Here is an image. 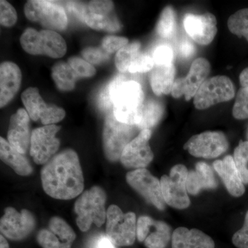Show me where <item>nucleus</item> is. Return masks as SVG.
Returning a JSON list of instances; mask_svg holds the SVG:
<instances>
[{"label": "nucleus", "instance_id": "f257e3e1", "mask_svg": "<svg viewBox=\"0 0 248 248\" xmlns=\"http://www.w3.org/2000/svg\"><path fill=\"white\" fill-rule=\"evenodd\" d=\"M46 193L57 200L78 197L84 187L82 170L76 152L67 149L53 156L41 171Z\"/></svg>", "mask_w": 248, "mask_h": 248}, {"label": "nucleus", "instance_id": "f03ea898", "mask_svg": "<svg viewBox=\"0 0 248 248\" xmlns=\"http://www.w3.org/2000/svg\"><path fill=\"white\" fill-rule=\"evenodd\" d=\"M143 102L144 93L140 83L127 80L122 74L108 83L97 99L99 109L102 111L112 109L119 122L138 128Z\"/></svg>", "mask_w": 248, "mask_h": 248}, {"label": "nucleus", "instance_id": "7ed1b4c3", "mask_svg": "<svg viewBox=\"0 0 248 248\" xmlns=\"http://www.w3.org/2000/svg\"><path fill=\"white\" fill-rule=\"evenodd\" d=\"M107 194L99 186L85 191L75 204L76 223L81 231H89L93 224L101 227L107 219Z\"/></svg>", "mask_w": 248, "mask_h": 248}, {"label": "nucleus", "instance_id": "20e7f679", "mask_svg": "<svg viewBox=\"0 0 248 248\" xmlns=\"http://www.w3.org/2000/svg\"><path fill=\"white\" fill-rule=\"evenodd\" d=\"M22 48L32 55H46L51 58H62L66 53L64 39L56 31L26 29L20 37Z\"/></svg>", "mask_w": 248, "mask_h": 248}, {"label": "nucleus", "instance_id": "39448f33", "mask_svg": "<svg viewBox=\"0 0 248 248\" xmlns=\"http://www.w3.org/2000/svg\"><path fill=\"white\" fill-rule=\"evenodd\" d=\"M138 130L135 125L119 122L113 112H109L103 130V147L107 159L111 161L120 159L124 148L136 138Z\"/></svg>", "mask_w": 248, "mask_h": 248}, {"label": "nucleus", "instance_id": "423d86ee", "mask_svg": "<svg viewBox=\"0 0 248 248\" xmlns=\"http://www.w3.org/2000/svg\"><path fill=\"white\" fill-rule=\"evenodd\" d=\"M107 236L117 246H130L137 236L136 215L124 214L117 205L109 206L107 215Z\"/></svg>", "mask_w": 248, "mask_h": 248}, {"label": "nucleus", "instance_id": "0eeeda50", "mask_svg": "<svg viewBox=\"0 0 248 248\" xmlns=\"http://www.w3.org/2000/svg\"><path fill=\"white\" fill-rule=\"evenodd\" d=\"M24 14L32 22H37L50 31H63L68 26V17L63 6L55 1H27Z\"/></svg>", "mask_w": 248, "mask_h": 248}, {"label": "nucleus", "instance_id": "6e6552de", "mask_svg": "<svg viewBox=\"0 0 248 248\" xmlns=\"http://www.w3.org/2000/svg\"><path fill=\"white\" fill-rule=\"evenodd\" d=\"M188 172L185 166L177 164L172 168L169 176L164 175L161 178L165 202L172 208L184 210L190 205L186 186Z\"/></svg>", "mask_w": 248, "mask_h": 248}, {"label": "nucleus", "instance_id": "1a4fd4ad", "mask_svg": "<svg viewBox=\"0 0 248 248\" xmlns=\"http://www.w3.org/2000/svg\"><path fill=\"white\" fill-rule=\"evenodd\" d=\"M235 89L231 79L226 76H216L207 79L194 97L196 108L204 110L234 98Z\"/></svg>", "mask_w": 248, "mask_h": 248}, {"label": "nucleus", "instance_id": "9d476101", "mask_svg": "<svg viewBox=\"0 0 248 248\" xmlns=\"http://www.w3.org/2000/svg\"><path fill=\"white\" fill-rule=\"evenodd\" d=\"M229 147L226 135L222 132H205L194 135L187 141L184 149L196 157L214 159L224 153Z\"/></svg>", "mask_w": 248, "mask_h": 248}, {"label": "nucleus", "instance_id": "9b49d317", "mask_svg": "<svg viewBox=\"0 0 248 248\" xmlns=\"http://www.w3.org/2000/svg\"><path fill=\"white\" fill-rule=\"evenodd\" d=\"M60 128L54 124L36 128L32 132L30 154L36 164H46L58 151L60 141L56 134Z\"/></svg>", "mask_w": 248, "mask_h": 248}, {"label": "nucleus", "instance_id": "f8f14e48", "mask_svg": "<svg viewBox=\"0 0 248 248\" xmlns=\"http://www.w3.org/2000/svg\"><path fill=\"white\" fill-rule=\"evenodd\" d=\"M126 181L134 190L160 210L166 208L163 197L161 181L154 177L148 170H134L127 173Z\"/></svg>", "mask_w": 248, "mask_h": 248}, {"label": "nucleus", "instance_id": "ddd939ff", "mask_svg": "<svg viewBox=\"0 0 248 248\" xmlns=\"http://www.w3.org/2000/svg\"><path fill=\"white\" fill-rule=\"evenodd\" d=\"M84 23L91 29L117 32L122 24L116 16L112 1H91L85 9Z\"/></svg>", "mask_w": 248, "mask_h": 248}, {"label": "nucleus", "instance_id": "4468645a", "mask_svg": "<svg viewBox=\"0 0 248 248\" xmlns=\"http://www.w3.org/2000/svg\"><path fill=\"white\" fill-rule=\"evenodd\" d=\"M35 227V217L26 209L19 213L11 207L6 208L0 221L1 234L15 241L25 239L33 231Z\"/></svg>", "mask_w": 248, "mask_h": 248}, {"label": "nucleus", "instance_id": "2eb2a0df", "mask_svg": "<svg viewBox=\"0 0 248 248\" xmlns=\"http://www.w3.org/2000/svg\"><path fill=\"white\" fill-rule=\"evenodd\" d=\"M211 70L210 63L205 58H198L192 62L190 71L184 78L174 81L172 90V97L179 98L184 96L186 100L195 97L201 86L206 81Z\"/></svg>", "mask_w": 248, "mask_h": 248}, {"label": "nucleus", "instance_id": "dca6fc26", "mask_svg": "<svg viewBox=\"0 0 248 248\" xmlns=\"http://www.w3.org/2000/svg\"><path fill=\"white\" fill-rule=\"evenodd\" d=\"M152 132L149 129L141 130L138 136L124 148L120 160L128 169H145L154 158L149 144Z\"/></svg>", "mask_w": 248, "mask_h": 248}, {"label": "nucleus", "instance_id": "f3484780", "mask_svg": "<svg viewBox=\"0 0 248 248\" xmlns=\"http://www.w3.org/2000/svg\"><path fill=\"white\" fill-rule=\"evenodd\" d=\"M172 236L170 227L164 221L143 216L137 222V238L147 248H166Z\"/></svg>", "mask_w": 248, "mask_h": 248}, {"label": "nucleus", "instance_id": "a211bd4d", "mask_svg": "<svg viewBox=\"0 0 248 248\" xmlns=\"http://www.w3.org/2000/svg\"><path fill=\"white\" fill-rule=\"evenodd\" d=\"M76 234L64 220L58 217L49 221L48 227L41 230L37 241L42 248H71Z\"/></svg>", "mask_w": 248, "mask_h": 248}, {"label": "nucleus", "instance_id": "6ab92c4d", "mask_svg": "<svg viewBox=\"0 0 248 248\" xmlns=\"http://www.w3.org/2000/svg\"><path fill=\"white\" fill-rule=\"evenodd\" d=\"M217 19L210 13L202 15L187 14L184 20L186 32L201 45H208L217 32Z\"/></svg>", "mask_w": 248, "mask_h": 248}, {"label": "nucleus", "instance_id": "aec40b11", "mask_svg": "<svg viewBox=\"0 0 248 248\" xmlns=\"http://www.w3.org/2000/svg\"><path fill=\"white\" fill-rule=\"evenodd\" d=\"M30 120L27 111L22 108L10 119L8 142L22 155L27 153L31 143Z\"/></svg>", "mask_w": 248, "mask_h": 248}, {"label": "nucleus", "instance_id": "412c9836", "mask_svg": "<svg viewBox=\"0 0 248 248\" xmlns=\"http://www.w3.org/2000/svg\"><path fill=\"white\" fill-rule=\"evenodd\" d=\"M22 81V73L17 64L6 62L0 66V107H6L17 94Z\"/></svg>", "mask_w": 248, "mask_h": 248}, {"label": "nucleus", "instance_id": "4be33fe9", "mask_svg": "<svg viewBox=\"0 0 248 248\" xmlns=\"http://www.w3.org/2000/svg\"><path fill=\"white\" fill-rule=\"evenodd\" d=\"M213 167L232 196L239 197L244 195L246 188L240 178L232 156L228 155L223 160H217L213 163Z\"/></svg>", "mask_w": 248, "mask_h": 248}, {"label": "nucleus", "instance_id": "5701e85b", "mask_svg": "<svg viewBox=\"0 0 248 248\" xmlns=\"http://www.w3.org/2000/svg\"><path fill=\"white\" fill-rule=\"evenodd\" d=\"M213 239L198 229L180 227L172 233V248H215Z\"/></svg>", "mask_w": 248, "mask_h": 248}, {"label": "nucleus", "instance_id": "b1692460", "mask_svg": "<svg viewBox=\"0 0 248 248\" xmlns=\"http://www.w3.org/2000/svg\"><path fill=\"white\" fill-rule=\"evenodd\" d=\"M188 193L197 195L203 189H214L217 187L216 178L209 165L199 162L194 170L188 172L186 181Z\"/></svg>", "mask_w": 248, "mask_h": 248}, {"label": "nucleus", "instance_id": "393cba45", "mask_svg": "<svg viewBox=\"0 0 248 248\" xmlns=\"http://www.w3.org/2000/svg\"><path fill=\"white\" fill-rule=\"evenodd\" d=\"M175 68L173 63L155 65L150 76V83L156 95L169 94L174 84Z\"/></svg>", "mask_w": 248, "mask_h": 248}, {"label": "nucleus", "instance_id": "a878e982", "mask_svg": "<svg viewBox=\"0 0 248 248\" xmlns=\"http://www.w3.org/2000/svg\"><path fill=\"white\" fill-rule=\"evenodd\" d=\"M0 156L19 175L29 176L32 172L29 160L2 138H0Z\"/></svg>", "mask_w": 248, "mask_h": 248}, {"label": "nucleus", "instance_id": "bb28decb", "mask_svg": "<svg viewBox=\"0 0 248 248\" xmlns=\"http://www.w3.org/2000/svg\"><path fill=\"white\" fill-rule=\"evenodd\" d=\"M51 76L58 89L62 91H71L74 89L77 80L79 78L69 63L62 62L54 65L51 70Z\"/></svg>", "mask_w": 248, "mask_h": 248}, {"label": "nucleus", "instance_id": "cd10ccee", "mask_svg": "<svg viewBox=\"0 0 248 248\" xmlns=\"http://www.w3.org/2000/svg\"><path fill=\"white\" fill-rule=\"evenodd\" d=\"M164 108L159 101L149 99L143 102L141 112V120L138 128L143 130L155 127L162 119Z\"/></svg>", "mask_w": 248, "mask_h": 248}, {"label": "nucleus", "instance_id": "c85d7f7f", "mask_svg": "<svg viewBox=\"0 0 248 248\" xmlns=\"http://www.w3.org/2000/svg\"><path fill=\"white\" fill-rule=\"evenodd\" d=\"M21 98L29 117L35 122L40 120V116L48 107L41 97L40 91L37 88H28L23 92Z\"/></svg>", "mask_w": 248, "mask_h": 248}, {"label": "nucleus", "instance_id": "c756f323", "mask_svg": "<svg viewBox=\"0 0 248 248\" xmlns=\"http://www.w3.org/2000/svg\"><path fill=\"white\" fill-rule=\"evenodd\" d=\"M140 42L128 44L117 53L115 56V65L120 73L128 72L129 67L141 53Z\"/></svg>", "mask_w": 248, "mask_h": 248}, {"label": "nucleus", "instance_id": "7c9ffc66", "mask_svg": "<svg viewBox=\"0 0 248 248\" xmlns=\"http://www.w3.org/2000/svg\"><path fill=\"white\" fill-rule=\"evenodd\" d=\"M176 30L175 13L171 6H167L163 10L160 16L156 32L163 38H170Z\"/></svg>", "mask_w": 248, "mask_h": 248}, {"label": "nucleus", "instance_id": "2f4dec72", "mask_svg": "<svg viewBox=\"0 0 248 248\" xmlns=\"http://www.w3.org/2000/svg\"><path fill=\"white\" fill-rule=\"evenodd\" d=\"M230 31L238 37H244L248 42V9L239 10L232 15L228 21Z\"/></svg>", "mask_w": 248, "mask_h": 248}, {"label": "nucleus", "instance_id": "473e14b6", "mask_svg": "<svg viewBox=\"0 0 248 248\" xmlns=\"http://www.w3.org/2000/svg\"><path fill=\"white\" fill-rule=\"evenodd\" d=\"M233 159L241 181L248 184V141L239 142L235 148Z\"/></svg>", "mask_w": 248, "mask_h": 248}, {"label": "nucleus", "instance_id": "72a5a7b5", "mask_svg": "<svg viewBox=\"0 0 248 248\" xmlns=\"http://www.w3.org/2000/svg\"><path fill=\"white\" fill-rule=\"evenodd\" d=\"M232 114L237 120L248 119V88H241L238 92Z\"/></svg>", "mask_w": 248, "mask_h": 248}, {"label": "nucleus", "instance_id": "f704fd0d", "mask_svg": "<svg viewBox=\"0 0 248 248\" xmlns=\"http://www.w3.org/2000/svg\"><path fill=\"white\" fill-rule=\"evenodd\" d=\"M68 63L79 78H91L95 75V68L84 59L72 57L68 59Z\"/></svg>", "mask_w": 248, "mask_h": 248}, {"label": "nucleus", "instance_id": "c9c22d12", "mask_svg": "<svg viewBox=\"0 0 248 248\" xmlns=\"http://www.w3.org/2000/svg\"><path fill=\"white\" fill-rule=\"evenodd\" d=\"M81 55L91 64H100L110 59V54L107 53L101 47H87L81 51Z\"/></svg>", "mask_w": 248, "mask_h": 248}, {"label": "nucleus", "instance_id": "e433bc0d", "mask_svg": "<svg viewBox=\"0 0 248 248\" xmlns=\"http://www.w3.org/2000/svg\"><path fill=\"white\" fill-rule=\"evenodd\" d=\"M17 15L16 9L8 1H0V23L5 27H11L16 24Z\"/></svg>", "mask_w": 248, "mask_h": 248}, {"label": "nucleus", "instance_id": "4c0bfd02", "mask_svg": "<svg viewBox=\"0 0 248 248\" xmlns=\"http://www.w3.org/2000/svg\"><path fill=\"white\" fill-rule=\"evenodd\" d=\"M155 66L153 58L148 54L141 53L129 67L130 73H146L153 70Z\"/></svg>", "mask_w": 248, "mask_h": 248}, {"label": "nucleus", "instance_id": "58836bf2", "mask_svg": "<svg viewBox=\"0 0 248 248\" xmlns=\"http://www.w3.org/2000/svg\"><path fill=\"white\" fill-rule=\"evenodd\" d=\"M155 65H163L172 63L174 52L172 47L168 45L158 46L152 55Z\"/></svg>", "mask_w": 248, "mask_h": 248}, {"label": "nucleus", "instance_id": "ea45409f", "mask_svg": "<svg viewBox=\"0 0 248 248\" xmlns=\"http://www.w3.org/2000/svg\"><path fill=\"white\" fill-rule=\"evenodd\" d=\"M66 112L62 108L49 106L41 115L40 120L45 125H54L63 120Z\"/></svg>", "mask_w": 248, "mask_h": 248}, {"label": "nucleus", "instance_id": "a19ab883", "mask_svg": "<svg viewBox=\"0 0 248 248\" xmlns=\"http://www.w3.org/2000/svg\"><path fill=\"white\" fill-rule=\"evenodd\" d=\"M128 45V40L125 37L117 36H107L102 40V48L108 54L118 52Z\"/></svg>", "mask_w": 248, "mask_h": 248}, {"label": "nucleus", "instance_id": "79ce46f5", "mask_svg": "<svg viewBox=\"0 0 248 248\" xmlns=\"http://www.w3.org/2000/svg\"><path fill=\"white\" fill-rule=\"evenodd\" d=\"M232 243L237 248H248V211L245 217L244 226L233 235Z\"/></svg>", "mask_w": 248, "mask_h": 248}, {"label": "nucleus", "instance_id": "37998d69", "mask_svg": "<svg viewBox=\"0 0 248 248\" xmlns=\"http://www.w3.org/2000/svg\"><path fill=\"white\" fill-rule=\"evenodd\" d=\"M86 4L79 1H68L66 8L71 14L75 15L81 22H84V12Z\"/></svg>", "mask_w": 248, "mask_h": 248}, {"label": "nucleus", "instance_id": "c03bdc74", "mask_svg": "<svg viewBox=\"0 0 248 248\" xmlns=\"http://www.w3.org/2000/svg\"><path fill=\"white\" fill-rule=\"evenodd\" d=\"M89 248H116L115 245L108 238L107 236L102 234L95 238Z\"/></svg>", "mask_w": 248, "mask_h": 248}, {"label": "nucleus", "instance_id": "a18cd8bd", "mask_svg": "<svg viewBox=\"0 0 248 248\" xmlns=\"http://www.w3.org/2000/svg\"><path fill=\"white\" fill-rule=\"evenodd\" d=\"M179 54L182 58L188 59L195 53V48L190 42L184 40L179 45Z\"/></svg>", "mask_w": 248, "mask_h": 248}, {"label": "nucleus", "instance_id": "49530a36", "mask_svg": "<svg viewBox=\"0 0 248 248\" xmlns=\"http://www.w3.org/2000/svg\"><path fill=\"white\" fill-rule=\"evenodd\" d=\"M239 79L242 88H248V68L241 72Z\"/></svg>", "mask_w": 248, "mask_h": 248}, {"label": "nucleus", "instance_id": "de8ad7c7", "mask_svg": "<svg viewBox=\"0 0 248 248\" xmlns=\"http://www.w3.org/2000/svg\"><path fill=\"white\" fill-rule=\"evenodd\" d=\"M0 248H9V245L3 235L0 236Z\"/></svg>", "mask_w": 248, "mask_h": 248}, {"label": "nucleus", "instance_id": "09e8293b", "mask_svg": "<svg viewBox=\"0 0 248 248\" xmlns=\"http://www.w3.org/2000/svg\"><path fill=\"white\" fill-rule=\"evenodd\" d=\"M247 138H248V131H247Z\"/></svg>", "mask_w": 248, "mask_h": 248}]
</instances>
